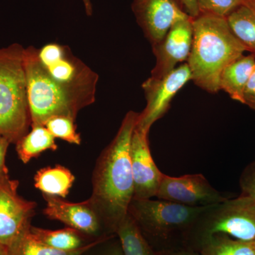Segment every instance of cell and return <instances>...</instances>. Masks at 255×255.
<instances>
[{
  "mask_svg": "<svg viewBox=\"0 0 255 255\" xmlns=\"http://www.w3.org/2000/svg\"><path fill=\"white\" fill-rule=\"evenodd\" d=\"M138 114L130 111L126 114L115 137L97 160L92 179L89 202L114 233L128 214L133 199L130 147Z\"/></svg>",
  "mask_w": 255,
  "mask_h": 255,
  "instance_id": "6da1fadb",
  "label": "cell"
},
{
  "mask_svg": "<svg viewBox=\"0 0 255 255\" xmlns=\"http://www.w3.org/2000/svg\"><path fill=\"white\" fill-rule=\"evenodd\" d=\"M193 39L187 63L191 80L204 91H220L224 68L246 51L229 27L226 18L200 14L192 19Z\"/></svg>",
  "mask_w": 255,
  "mask_h": 255,
  "instance_id": "7a4b0ae2",
  "label": "cell"
},
{
  "mask_svg": "<svg viewBox=\"0 0 255 255\" xmlns=\"http://www.w3.org/2000/svg\"><path fill=\"white\" fill-rule=\"evenodd\" d=\"M23 63L27 82L31 127L44 125L53 117L76 119L79 112L95 103L96 96L72 91L48 76L38 58V49L25 48Z\"/></svg>",
  "mask_w": 255,
  "mask_h": 255,
  "instance_id": "3957f363",
  "label": "cell"
},
{
  "mask_svg": "<svg viewBox=\"0 0 255 255\" xmlns=\"http://www.w3.org/2000/svg\"><path fill=\"white\" fill-rule=\"evenodd\" d=\"M24 49L16 43L0 48V136L11 144H16L31 127Z\"/></svg>",
  "mask_w": 255,
  "mask_h": 255,
  "instance_id": "277c9868",
  "label": "cell"
},
{
  "mask_svg": "<svg viewBox=\"0 0 255 255\" xmlns=\"http://www.w3.org/2000/svg\"><path fill=\"white\" fill-rule=\"evenodd\" d=\"M211 206L191 207L161 199H132L128 213L141 231L162 241L177 233L187 238L201 215Z\"/></svg>",
  "mask_w": 255,
  "mask_h": 255,
  "instance_id": "5b68a950",
  "label": "cell"
},
{
  "mask_svg": "<svg viewBox=\"0 0 255 255\" xmlns=\"http://www.w3.org/2000/svg\"><path fill=\"white\" fill-rule=\"evenodd\" d=\"M214 235H224L243 242H255V205L239 196L211 206L188 234L199 245Z\"/></svg>",
  "mask_w": 255,
  "mask_h": 255,
  "instance_id": "8992f818",
  "label": "cell"
},
{
  "mask_svg": "<svg viewBox=\"0 0 255 255\" xmlns=\"http://www.w3.org/2000/svg\"><path fill=\"white\" fill-rule=\"evenodd\" d=\"M38 58L48 76L61 86L96 96L99 75L75 56L68 46L48 43L38 49Z\"/></svg>",
  "mask_w": 255,
  "mask_h": 255,
  "instance_id": "52a82bcc",
  "label": "cell"
},
{
  "mask_svg": "<svg viewBox=\"0 0 255 255\" xmlns=\"http://www.w3.org/2000/svg\"><path fill=\"white\" fill-rule=\"evenodd\" d=\"M190 80L191 70L187 63L179 65L162 78L147 79L142 84L146 106L138 114L135 128L149 132L152 126L167 113L174 97Z\"/></svg>",
  "mask_w": 255,
  "mask_h": 255,
  "instance_id": "ba28073f",
  "label": "cell"
},
{
  "mask_svg": "<svg viewBox=\"0 0 255 255\" xmlns=\"http://www.w3.org/2000/svg\"><path fill=\"white\" fill-rule=\"evenodd\" d=\"M155 197L191 207L216 205L227 199L201 174L179 177L164 174Z\"/></svg>",
  "mask_w": 255,
  "mask_h": 255,
  "instance_id": "9c48e42d",
  "label": "cell"
},
{
  "mask_svg": "<svg viewBox=\"0 0 255 255\" xmlns=\"http://www.w3.org/2000/svg\"><path fill=\"white\" fill-rule=\"evenodd\" d=\"M18 182L9 178L0 184V245L7 248L31 226L36 204L18 194Z\"/></svg>",
  "mask_w": 255,
  "mask_h": 255,
  "instance_id": "30bf717a",
  "label": "cell"
},
{
  "mask_svg": "<svg viewBox=\"0 0 255 255\" xmlns=\"http://www.w3.org/2000/svg\"><path fill=\"white\" fill-rule=\"evenodd\" d=\"M132 9L152 46L164 38L176 21L189 16L177 0H132Z\"/></svg>",
  "mask_w": 255,
  "mask_h": 255,
  "instance_id": "8fae6325",
  "label": "cell"
},
{
  "mask_svg": "<svg viewBox=\"0 0 255 255\" xmlns=\"http://www.w3.org/2000/svg\"><path fill=\"white\" fill-rule=\"evenodd\" d=\"M193 18H182L171 26L164 38L152 46L156 63L151 77L160 78L172 72L179 63L187 62L193 39Z\"/></svg>",
  "mask_w": 255,
  "mask_h": 255,
  "instance_id": "7c38bea8",
  "label": "cell"
},
{
  "mask_svg": "<svg viewBox=\"0 0 255 255\" xmlns=\"http://www.w3.org/2000/svg\"><path fill=\"white\" fill-rule=\"evenodd\" d=\"M148 133L135 127L132 135L130 155L134 184L132 199L155 197L164 175L151 155Z\"/></svg>",
  "mask_w": 255,
  "mask_h": 255,
  "instance_id": "4fadbf2b",
  "label": "cell"
},
{
  "mask_svg": "<svg viewBox=\"0 0 255 255\" xmlns=\"http://www.w3.org/2000/svg\"><path fill=\"white\" fill-rule=\"evenodd\" d=\"M46 206L44 214L51 220H56L78 232L95 235L100 231L102 221L89 201L71 203L57 196L43 194Z\"/></svg>",
  "mask_w": 255,
  "mask_h": 255,
  "instance_id": "5bb4252c",
  "label": "cell"
},
{
  "mask_svg": "<svg viewBox=\"0 0 255 255\" xmlns=\"http://www.w3.org/2000/svg\"><path fill=\"white\" fill-rule=\"evenodd\" d=\"M255 70V55H242L223 70L220 77V90L243 104L245 88Z\"/></svg>",
  "mask_w": 255,
  "mask_h": 255,
  "instance_id": "9a60e30c",
  "label": "cell"
},
{
  "mask_svg": "<svg viewBox=\"0 0 255 255\" xmlns=\"http://www.w3.org/2000/svg\"><path fill=\"white\" fill-rule=\"evenodd\" d=\"M75 182L70 169L61 165L39 169L34 176V186L46 195L65 198Z\"/></svg>",
  "mask_w": 255,
  "mask_h": 255,
  "instance_id": "2e32d148",
  "label": "cell"
},
{
  "mask_svg": "<svg viewBox=\"0 0 255 255\" xmlns=\"http://www.w3.org/2000/svg\"><path fill=\"white\" fill-rule=\"evenodd\" d=\"M29 228L6 248L7 255H82L104 241L100 239L75 251H60L38 241L30 232Z\"/></svg>",
  "mask_w": 255,
  "mask_h": 255,
  "instance_id": "e0dca14e",
  "label": "cell"
},
{
  "mask_svg": "<svg viewBox=\"0 0 255 255\" xmlns=\"http://www.w3.org/2000/svg\"><path fill=\"white\" fill-rule=\"evenodd\" d=\"M29 130L15 145L18 158L24 164L46 150L58 149L55 137L44 126H32Z\"/></svg>",
  "mask_w": 255,
  "mask_h": 255,
  "instance_id": "ac0fdd59",
  "label": "cell"
},
{
  "mask_svg": "<svg viewBox=\"0 0 255 255\" xmlns=\"http://www.w3.org/2000/svg\"><path fill=\"white\" fill-rule=\"evenodd\" d=\"M229 27L246 51L255 55V12L245 4L226 17Z\"/></svg>",
  "mask_w": 255,
  "mask_h": 255,
  "instance_id": "d6986e66",
  "label": "cell"
},
{
  "mask_svg": "<svg viewBox=\"0 0 255 255\" xmlns=\"http://www.w3.org/2000/svg\"><path fill=\"white\" fill-rule=\"evenodd\" d=\"M115 233L120 240L124 255H155L129 213L119 225Z\"/></svg>",
  "mask_w": 255,
  "mask_h": 255,
  "instance_id": "ffe728a7",
  "label": "cell"
},
{
  "mask_svg": "<svg viewBox=\"0 0 255 255\" xmlns=\"http://www.w3.org/2000/svg\"><path fill=\"white\" fill-rule=\"evenodd\" d=\"M201 255H255V242H243L214 235L199 245Z\"/></svg>",
  "mask_w": 255,
  "mask_h": 255,
  "instance_id": "44dd1931",
  "label": "cell"
},
{
  "mask_svg": "<svg viewBox=\"0 0 255 255\" xmlns=\"http://www.w3.org/2000/svg\"><path fill=\"white\" fill-rule=\"evenodd\" d=\"M30 232L38 241L46 246L60 250L71 251L85 246L82 243L80 232L71 228L51 231L30 226Z\"/></svg>",
  "mask_w": 255,
  "mask_h": 255,
  "instance_id": "7402d4cb",
  "label": "cell"
},
{
  "mask_svg": "<svg viewBox=\"0 0 255 255\" xmlns=\"http://www.w3.org/2000/svg\"><path fill=\"white\" fill-rule=\"evenodd\" d=\"M73 119L63 116L51 117L46 121L44 127L55 138H59L74 145L81 144V136L77 132Z\"/></svg>",
  "mask_w": 255,
  "mask_h": 255,
  "instance_id": "603a6c76",
  "label": "cell"
},
{
  "mask_svg": "<svg viewBox=\"0 0 255 255\" xmlns=\"http://www.w3.org/2000/svg\"><path fill=\"white\" fill-rule=\"evenodd\" d=\"M200 14L226 18L241 6L244 0H196Z\"/></svg>",
  "mask_w": 255,
  "mask_h": 255,
  "instance_id": "cb8c5ba5",
  "label": "cell"
},
{
  "mask_svg": "<svg viewBox=\"0 0 255 255\" xmlns=\"http://www.w3.org/2000/svg\"><path fill=\"white\" fill-rule=\"evenodd\" d=\"M241 196L246 198L255 205V161L243 171L240 179Z\"/></svg>",
  "mask_w": 255,
  "mask_h": 255,
  "instance_id": "d4e9b609",
  "label": "cell"
},
{
  "mask_svg": "<svg viewBox=\"0 0 255 255\" xmlns=\"http://www.w3.org/2000/svg\"><path fill=\"white\" fill-rule=\"evenodd\" d=\"M243 104L255 111V70L245 88Z\"/></svg>",
  "mask_w": 255,
  "mask_h": 255,
  "instance_id": "484cf974",
  "label": "cell"
},
{
  "mask_svg": "<svg viewBox=\"0 0 255 255\" xmlns=\"http://www.w3.org/2000/svg\"><path fill=\"white\" fill-rule=\"evenodd\" d=\"M11 144L6 137L0 136V178L9 177V170L6 166V155Z\"/></svg>",
  "mask_w": 255,
  "mask_h": 255,
  "instance_id": "4316f807",
  "label": "cell"
},
{
  "mask_svg": "<svg viewBox=\"0 0 255 255\" xmlns=\"http://www.w3.org/2000/svg\"><path fill=\"white\" fill-rule=\"evenodd\" d=\"M186 14L194 18L200 14L196 0H177Z\"/></svg>",
  "mask_w": 255,
  "mask_h": 255,
  "instance_id": "83f0119b",
  "label": "cell"
},
{
  "mask_svg": "<svg viewBox=\"0 0 255 255\" xmlns=\"http://www.w3.org/2000/svg\"><path fill=\"white\" fill-rule=\"evenodd\" d=\"M158 255H201L192 251H182L176 252H161Z\"/></svg>",
  "mask_w": 255,
  "mask_h": 255,
  "instance_id": "f1b7e54d",
  "label": "cell"
},
{
  "mask_svg": "<svg viewBox=\"0 0 255 255\" xmlns=\"http://www.w3.org/2000/svg\"><path fill=\"white\" fill-rule=\"evenodd\" d=\"M84 5H85V11L87 16H92L93 13V8H92V4L91 0H82Z\"/></svg>",
  "mask_w": 255,
  "mask_h": 255,
  "instance_id": "f546056e",
  "label": "cell"
},
{
  "mask_svg": "<svg viewBox=\"0 0 255 255\" xmlns=\"http://www.w3.org/2000/svg\"><path fill=\"white\" fill-rule=\"evenodd\" d=\"M243 4L246 5L255 12V0H244Z\"/></svg>",
  "mask_w": 255,
  "mask_h": 255,
  "instance_id": "4dcf8cb0",
  "label": "cell"
},
{
  "mask_svg": "<svg viewBox=\"0 0 255 255\" xmlns=\"http://www.w3.org/2000/svg\"><path fill=\"white\" fill-rule=\"evenodd\" d=\"M106 255H124L123 252H122V248H116V249L112 250L110 253H107Z\"/></svg>",
  "mask_w": 255,
  "mask_h": 255,
  "instance_id": "1f68e13d",
  "label": "cell"
},
{
  "mask_svg": "<svg viewBox=\"0 0 255 255\" xmlns=\"http://www.w3.org/2000/svg\"><path fill=\"white\" fill-rule=\"evenodd\" d=\"M0 255H7L6 248L0 245Z\"/></svg>",
  "mask_w": 255,
  "mask_h": 255,
  "instance_id": "d6a6232c",
  "label": "cell"
},
{
  "mask_svg": "<svg viewBox=\"0 0 255 255\" xmlns=\"http://www.w3.org/2000/svg\"><path fill=\"white\" fill-rule=\"evenodd\" d=\"M7 178H9V177L0 178V184H1V182H2L3 180H4V179H7Z\"/></svg>",
  "mask_w": 255,
  "mask_h": 255,
  "instance_id": "836d02e7",
  "label": "cell"
}]
</instances>
